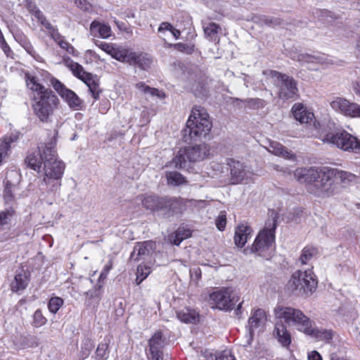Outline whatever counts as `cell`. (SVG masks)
<instances>
[{
	"instance_id": "cell-8",
	"label": "cell",
	"mask_w": 360,
	"mask_h": 360,
	"mask_svg": "<svg viewBox=\"0 0 360 360\" xmlns=\"http://www.w3.org/2000/svg\"><path fill=\"white\" fill-rule=\"evenodd\" d=\"M276 317L284 321L289 325L303 328V331L310 326V320L299 310L287 307H279L275 310Z\"/></svg>"
},
{
	"instance_id": "cell-11",
	"label": "cell",
	"mask_w": 360,
	"mask_h": 360,
	"mask_svg": "<svg viewBox=\"0 0 360 360\" xmlns=\"http://www.w3.org/2000/svg\"><path fill=\"white\" fill-rule=\"evenodd\" d=\"M67 65L78 79H79L88 85L90 91L92 92V95L94 96L95 98L97 99L99 96V93H100V89H99L98 82L95 79V77L90 73L87 72L81 65L75 63V62L68 60L67 61Z\"/></svg>"
},
{
	"instance_id": "cell-43",
	"label": "cell",
	"mask_w": 360,
	"mask_h": 360,
	"mask_svg": "<svg viewBox=\"0 0 360 360\" xmlns=\"http://www.w3.org/2000/svg\"><path fill=\"white\" fill-rule=\"evenodd\" d=\"M308 359L311 360H321L322 359V357L319 352H316V351H313V352H311L308 354Z\"/></svg>"
},
{
	"instance_id": "cell-25",
	"label": "cell",
	"mask_w": 360,
	"mask_h": 360,
	"mask_svg": "<svg viewBox=\"0 0 360 360\" xmlns=\"http://www.w3.org/2000/svg\"><path fill=\"white\" fill-rule=\"evenodd\" d=\"M274 334L278 341L283 346H289L292 343L290 333L282 324H276L274 328Z\"/></svg>"
},
{
	"instance_id": "cell-30",
	"label": "cell",
	"mask_w": 360,
	"mask_h": 360,
	"mask_svg": "<svg viewBox=\"0 0 360 360\" xmlns=\"http://www.w3.org/2000/svg\"><path fill=\"white\" fill-rule=\"evenodd\" d=\"M204 32H205V35L207 39H208L209 40L214 41L217 40L221 34V26L215 23H210L205 28Z\"/></svg>"
},
{
	"instance_id": "cell-1",
	"label": "cell",
	"mask_w": 360,
	"mask_h": 360,
	"mask_svg": "<svg viewBox=\"0 0 360 360\" xmlns=\"http://www.w3.org/2000/svg\"><path fill=\"white\" fill-rule=\"evenodd\" d=\"M295 177L300 182L322 189L351 183L357 179V177L345 171L315 167L299 168L296 170Z\"/></svg>"
},
{
	"instance_id": "cell-34",
	"label": "cell",
	"mask_w": 360,
	"mask_h": 360,
	"mask_svg": "<svg viewBox=\"0 0 360 360\" xmlns=\"http://www.w3.org/2000/svg\"><path fill=\"white\" fill-rule=\"evenodd\" d=\"M138 89H139L141 91L146 92L147 94L154 96V97H159V98H166V95L164 92L160 91L158 89L152 88L148 85L145 84L143 83H140L136 85Z\"/></svg>"
},
{
	"instance_id": "cell-12",
	"label": "cell",
	"mask_w": 360,
	"mask_h": 360,
	"mask_svg": "<svg viewBox=\"0 0 360 360\" xmlns=\"http://www.w3.org/2000/svg\"><path fill=\"white\" fill-rule=\"evenodd\" d=\"M95 43L97 44V47L105 51L106 54L110 55L117 61L133 65L135 52L127 50L119 46L106 43V42H96Z\"/></svg>"
},
{
	"instance_id": "cell-20",
	"label": "cell",
	"mask_w": 360,
	"mask_h": 360,
	"mask_svg": "<svg viewBox=\"0 0 360 360\" xmlns=\"http://www.w3.org/2000/svg\"><path fill=\"white\" fill-rule=\"evenodd\" d=\"M252 233H253V230L249 225L245 224V223L239 225L235 232L236 246L239 248H244Z\"/></svg>"
},
{
	"instance_id": "cell-38",
	"label": "cell",
	"mask_w": 360,
	"mask_h": 360,
	"mask_svg": "<svg viewBox=\"0 0 360 360\" xmlns=\"http://www.w3.org/2000/svg\"><path fill=\"white\" fill-rule=\"evenodd\" d=\"M227 213L225 211H223L220 213L215 221L216 227L220 231L223 232L225 230L227 225Z\"/></svg>"
},
{
	"instance_id": "cell-15",
	"label": "cell",
	"mask_w": 360,
	"mask_h": 360,
	"mask_svg": "<svg viewBox=\"0 0 360 360\" xmlns=\"http://www.w3.org/2000/svg\"><path fill=\"white\" fill-rule=\"evenodd\" d=\"M51 83L58 95L61 96V98L68 104L69 107L71 108L72 109H81L83 105V102L75 92L69 90L58 80L52 79Z\"/></svg>"
},
{
	"instance_id": "cell-42",
	"label": "cell",
	"mask_w": 360,
	"mask_h": 360,
	"mask_svg": "<svg viewBox=\"0 0 360 360\" xmlns=\"http://www.w3.org/2000/svg\"><path fill=\"white\" fill-rule=\"evenodd\" d=\"M0 47L5 51V54L8 55V56H11V49L10 47H9L8 44H7L6 41H5V38H4L3 33H2L1 31H0Z\"/></svg>"
},
{
	"instance_id": "cell-45",
	"label": "cell",
	"mask_w": 360,
	"mask_h": 360,
	"mask_svg": "<svg viewBox=\"0 0 360 360\" xmlns=\"http://www.w3.org/2000/svg\"><path fill=\"white\" fill-rule=\"evenodd\" d=\"M106 349H107V346H106L105 344H101V345H99L98 350L97 351V355L98 356V358H99V356L104 355V354H105Z\"/></svg>"
},
{
	"instance_id": "cell-6",
	"label": "cell",
	"mask_w": 360,
	"mask_h": 360,
	"mask_svg": "<svg viewBox=\"0 0 360 360\" xmlns=\"http://www.w3.org/2000/svg\"><path fill=\"white\" fill-rule=\"evenodd\" d=\"M208 145H198L184 148L174 160L177 168H184L188 163H196L205 160L210 155Z\"/></svg>"
},
{
	"instance_id": "cell-10",
	"label": "cell",
	"mask_w": 360,
	"mask_h": 360,
	"mask_svg": "<svg viewBox=\"0 0 360 360\" xmlns=\"http://www.w3.org/2000/svg\"><path fill=\"white\" fill-rule=\"evenodd\" d=\"M326 140L339 148L340 150L350 152L359 153V141L357 138L346 132H339L330 134L326 136Z\"/></svg>"
},
{
	"instance_id": "cell-29",
	"label": "cell",
	"mask_w": 360,
	"mask_h": 360,
	"mask_svg": "<svg viewBox=\"0 0 360 360\" xmlns=\"http://www.w3.org/2000/svg\"><path fill=\"white\" fill-rule=\"evenodd\" d=\"M14 140H15V137L12 136H5L0 139V164L3 162L7 154L10 152Z\"/></svg>"
},
{
	"instance_id": "cell-3",
	"label": "cell",
	"mask_w": 360,
	"mask_h": 360,
	"mask_svg": "<svg viewBox=\"0 0 360 360\" xmlns=\"http://www.w3.org/2000/svg\"><path fill=\"white\" fill-rule=\"evenodd\" d=\"M212 127V120L206 110L201 106H195L184 129V139L190 141L202 139L210 134Z\"/></svg>"
},
{
	"instance_id": "cell-16",
	"label": "cell",
	"mask_w": 360,
	"mask_h": 360,
	"mask_svg": "<svg viewBox=\"0 0 360 360\" xmlns=\"http://www.w3.org/2000/svg\"><path fill=\"white\" fill-rule=\"evenodd\" d=\"M331 107L344 116L359 118L360 116L359 106L355 103L349 102L346 99L338 98L331 103Z\"/></svg>"
},
{
	"instance_id": "cell-13",
	"label": "cell",
	"mask_w": 360,
	"mask_h": 360,
	"mask_svg": "<svg viewBox=\"0 0 360 360\" xmlns=\"http://www.w3.org/2000/svg\"><path fill=\"white\" fill-rule=\"evenodd\" d=\"M65 164L60 160L57 156L54 155L50 150L44 152V170L46 175L51 179H59L63 175Z\"/></svg>"
},
{
	"instance_id": "cell-41",
	"label": "cell",
	"mask_w": 360,
	"mask_h": 360,
	"mask_svg": "<svg viewBox=\"0 0 360 360\" xmlns=\"http://www.w3.org/2000/svg\"><path fill=\"white\" fill-rule=\"evenodd\" d=\"M74 3L80 10L84 11V12H89L92 10L91 4L87 0H74Z\"/></svg>"
},
{
	"instance_id": "cell-17",
	"label": "cell",
	"mask_w": 360,
	"mask_h": 360,
	"mask_svg": "<svg viewBox=\"0 0 360 360\" xmlns=\"http://www.w3.org/2000/svg\"><path fill=\"white\" fill-rule=\"evenodd\" d=\"M30 274L28 269L21 267L18 270L17 274L14 276L13 281L11 284V289L14 292H21L28 286L29 283Z\"/></svg>"
},
{
	"instance_id": "cell-2",
	"label": "cell",
	"mask_w": 360,
	"mask_h": 360,
	"mask_svg": "<svg viewBox=\"0 0 360 360\" xmlns=\"http://www.w3.org/2000/svg\"><path fill=\"white\" fill-rule=\"evenodd\" d=\"M26 85L31 92L33 111L39 119L46 122L59 105L56 95L49 89L44 88L33 76H26Z\"/></svg>"
},
{
	"instance_id": "cell-18",
	"label": "cell",
	"mask_w": 360,
	"mask_h": 360,
	"mask_svg": "<svg viewBox=\"0 0 360 360\" xmlns=\"http://www.w3.org/2000/svg\"><path fill=\"white\" fill-rule=\"evenodd\" d=\"M269 147H266L265 148L270 152L271 154H274L276 157L282 158L285 160L296 161V154L293 153L292 151L288 150L286 147L283 146L281 143L277 141H272V140H268Z\"/></svg>"
},
{
	"instance_id": "cell-5",
	"label": "cell",
	"mask_w": 360,
	"mask_h": 360,
	"mask_svg": "<svg viewBox=\"0 0 360 360\" xmlns=\"http://www.w3.org/2000/svg\"><path fill=\"white\" fill-rule=\"evenodd\" d=\"M318 280L313 271L299 270L294 273L286 285L287 290L296 297L308 298L317 290Z\"/></svg>"
},
{
	"instance_id": "cell-22",
	"label": "cell",
	"mask_w": 360,
	"mask_h": 360,
	"mask_svg": "<svg viewBox=\"0 0 360 360\" xmlns=\"http://www.w3.org/2000/svg\"><path fill=\"white\" fill-rule=\"evenodd\" d=\"M156 244L154 242H145L136 245L132 252V260H141L145 257L148 256L151 253H153L155 249Z\"/></svg>"
},
{
	"instance_id": "cell-21",
	"label": "cell",
	"mask_w": 360,
	"mask_h": 360,
	"mask_svg": "<svg viewBox=\"0 0 360 360\" xmlns=\"http://www.w3.org/2000/svg\"><path fill=\"white\" fill-rule=\"evenodd\" d=\"M228 164L231 171L232 182L235 183L242 182L246 179V170L244 165L234 159H230Z\"/></svg>"
},
{
	"instance_id": "cell-39",
	"label": "cell",
	"mask_w": 360,
	"mask_h": 360,
	"mask_svg": "<svg viewBox=\"0 0 360 360\" xmlns=\"http://www.w3.org/2000/svg\"><path fill=\"white\" fill-rule=\"evenodd\" d=\"M14 211L13 210H7L0 212V227L7 225L13 217Z\"/></svg>"
},
{
	"instance_id": "cell-28",
	"label": "cell",
	"mask_w": 360,
	"mask_h": 360,
	"mask_svg": "<svg viewBox=\"0 0 360 360\" xmlns=\"http://www.w3.org/2000/svg\"><path fill=\"white\" fill-rule=\"evenodd\" d=\"M42 162H43V158L40 152H34V153L30 154L25 161L26 166L32 170H35V171H38L42 166Z\"/></svg>"
},
{
	"instance_id": "cell-24",
	"label": "cell",
	"mask_w": 360,
	"mask_h": 360,
	"mask_svg": "<svg viewBox=\"0 0 360 360\" xmlns=\"http://www.w3.org/2000/svg\"><path fill=\"white\" fill-rule=\"evenodd\" d=\"M92 34L97 38H107L111 35V28L109 26L99 21H94L90 26Z\"/></svg>"
},
{
	"instance_id": "cell-35",
	"label": "cell",
	"mask_w": 360,
	"mask_h": 360,
	"mask_svg": "<svg viewBox=\"0 0 360 360\" xmlns=\"http://www.w3.org/2000/svg\"><path fill=\"white\" fill-rule=\"evenodd\" d=\"M317 253V250L316 248L311 246H308V247L303 250L301 258H300L301 263L303 264V265H306L315 256Z\"/></svg>"
},
{
	"instance_id": "cell-27",
	"label": "cell",
	"mask_w": 360,
	"mask_h": 360,
	"mask_svg": "<svg viewBox=\"0 0 360 360\" xmlns=\"http://www.w3.org/2000/svg\"><path fill=\"white\" fill-rule=\"evenodd\" d=\"M177 317L182 322L187 324H196L199 322V314L194 310H188L177 313Z\"/></svg>"
},
{
	"instance_id": "cell-23",
	"label": "cell",
	"mask_w": 360,
	"mask_h": 360,
	"mask_svg": "<svg viewBox=\"0 0 360 360\" xmlns=\"http://www.w3.org/2000/svg\"><path fill=\"white\" fill-rule=\"evenodd\" d=\"M267 322V315L263 310L258 309L254 312L250 319V327L251 332H255L265 326Z\"/></svg>"
},
{
	"instance_id": "cell-14",
	"label": "cell",
	"mask_w": 360,
	"mask_h": 360,
	"mask_svg": "<svg viewBox=\"0 0 360 360\" xmlns=\"http://www.w3.org/2000/svg\"><path fill=\"white\" fill-rule=\"evenodd\" d=\"M292 111L294 118L300 123L309 126V127H315V128H318L320 127V123L313 111H310L302 103L296 104L293 106Z\"/></svg>"
},
{
	"instance_id": "cell-33",
	"label": "cell",
	"mask_w": 360,
	"mask_h": 360,
	"mask_svg": "<svg viewBox=\"0 0 360 360\" xmlns=\"http://www.w3.org/2000/svg\"><path fill=\"white\" fill-rule=\"evenodd\" d=\"M152 272V267L147 264H142L138 267L137 271H136V282L137 284H139L141 282L145 281V279L150 276Z\"/></svg>"
},
{
	"instance_id": "cell-19",
	"label": "cell",
	"mask_w": 360,
	"mask_h": 360,
	"mask_svg": "<svg viewBox=\"0 0 360 360\" xmlns=\"http://www.w3.org/2000/svg\"><path fill=\"white\" fill-rule=\"evenodd\" d=\"M165 339L163 333H156L150 340V352L154 359H162Z\"/></svg>"
},
{
	"instance_id": "cell-9",
	"label": "cell",
	"mask_w": 360,
	"mask_h": 360,
	"mask_svg": "<svg viewBox=\"0 0 360 360\" xmlns=\"http://www.w3.org/2000/svg\"><path fill=\"white\" fill-rule=\"evenodd\" d=\"M264 74L271 79V81L279 88L282 96L294 97L299 93L296 81L290 76L274 70L265 71Z\"/></svg>"
},
{
	"instance_id": "cell-31",
	"label": "cell",
	"mask_w": 360,
	"mask_h": 360,
	"mask_svg": "<svg viewBox=\"0 0 360 360\" xmlns=\"http://www.w3.org/2000/svg\"><path fill=\"white\" fill-rule=\"evenodd\" d=\"M167 180L168 184L173 186H180L187 182L185 177L178 172H168L166 174Z\"/></svg>"
},
{
	"instance_id": "cell-36",
	"label": "cell",
	"mask_w": 360,
	"mask_h": 360,
	"mask_svg": "<svg viewBox=\"0 0 360 360\" xmlns=\"http://www.w3.org/2000/svg\"><path fill=\"white\" fill-rule=\"evenodd\" d=\"M169 47L187 54H192L194 51V47L191 44L182 43L170 44Z\"/></svg>"
},
{
	"instance_id": "cell-40",
	"label": "cell",
	"mask_w": 360,
	"mask_h": 360,
	"mask_svg": "<svg viewBox=\"0 0 360 360\" xmlns=\"http://www.w3.org/2000/svg\"><path fill=\"white\" fill-rule=\"evenodd\" d=\"M159 31H170L175 38H178L180 35V31L175 29L173 26H172L168 23H163V24H161L160 28H159Z\"/></svg>"
},
{
	"instance_id": "cell-26",
	"label": "cell",
	"mask_w": 360,
	"mask_h": 360,
	"mask_svg": "<svg viewBox=\"0 0 360 360\" xmlns=\"http://www.w3.org/2000/svg\"><path fill=\"white\" fill-rule=\"evenodd\" d=\"M192 234V230H191L190 229L181 228L170 235V242L173 245L180 244L182 241L190 238Z\"/></svg>"
},
{
	"instance_id": "cell-4",
	"label": "cell",
	"mask_w": 360,
	"mask_h": 360,
	"mask_svg": "<svg viewBox=\"0 0 360 360\" xmlns=\"http://www.w3.org/2000/svg\"><path fill=\"white\" fill-rule=\"evenodd\" d=\"M279 214L275 211L269 212L265 228L259 232L252 246L255 254L269 258L275 251V231Z\"/></svg>"
},
{
	"instance_id": "cell-44",
	"label": "cell",
	"mask_w": 360,
	"mask_h": 360,
	"mask_svg": "<svg viewBox=\"0 0 360 360\" xmlns=\"http://www.w3.org/2000/svg\"><path fill=\"white\" fill-rule=\"evenodd\" d=\"M12 189H11L10 184H7L6 187H5V199L8 200V199H11L12 198Z\"/></svg>"
},
{
	"instance_id": "cell-32",
	"label": "cell",
	"mask_w": 360,
	"mask_h": 360,
	"mask_svg": "<svg viewBox=\"0 0 360 360\" xmlns=\"http://www.w3.org/2000/svg\"><path fill=\"white\" fill-rule=\"evenodd\" d=\"M303 332L310 335V336L315 337V338H320L322 340H328L332 338V333H331V331L313 329L311 326L308 327V329H305Z\"/></svg>"
},
{
	"instance_id": "cell-37",
	"label": "cell",
	"mask_w": 360,
	"mask_h": 360,
	"mask_svg": "<svg viewBox=\"0 0 360 360\" xmlns=\"http://www.w3.org/2000/svg\"><path fill=\"white\" fill-rule=\"evenodd\" d=\"M63 300L60 299V298L54 297L52 298V299L49 301L48 308H49L51 313H56L58 311V310L63 306Z\"/></svg>"
},
{
	"instance_id": "cell-7",
	"label": "cell",
	"mask_w": 360,
	"mask_h": 360,
	"mask_svg": "<svg viewBox=\"0 0 360 360\" xmlns=\"http://www.w3.org/2000/svg\"><path fill=\"white\" fill-rule=\"evenodd\" d=\"M238 293L231 288L222 289L210 294V300L212 307L216 309L229 311L235 308L238 302Z\"/></svg>"
}]
</instances>
